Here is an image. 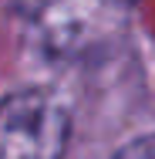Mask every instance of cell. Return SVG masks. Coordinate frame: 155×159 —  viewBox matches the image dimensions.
Wrapping results in <instances>:
<instances>
[{"label":"cell","instance_id":"2","mask_svg":"<svg viewBox=\"0 0 155 159\" xmlns=\"http://www.w3.org/2000/svg\"><path fill=\"white\" fill-rule=\"evenodd\" d=\"M115 159H155V135H142V139L128 142Z\"/></svg>","mask_w":155,"mask_h":159},{"label":"cell","instance_id":"1","mask_svg":"<svg viewBox=\"0 0 155 159\" xmlns=\"http://www.w3.org/2000/svg\"><path fill=\"white\" fill-rule=\"evenodd\" d=\"M71 139L67 105L47 88L0 98V159H61Z\"/></svg>","mask_w":155,"mask_h":159}]
</instances>
